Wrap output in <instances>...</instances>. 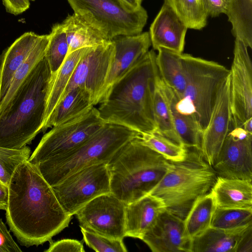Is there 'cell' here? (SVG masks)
<instances>
[{
	"mask_svg": "<svg viewBox=\"0 0 252 252\" xmlns=\"http://www.w3.org/2000/svg\"><path fill=\"white\" fill-rule=\"evenodd\" d=\"M248 48L235 38L230 69L231 128L242 126L252 118V64Z\"/></svg>",
	"mask_w": 252,
	"mask_h": 252,
	"instance_id": "obj_13",
	"label": "cell"
},
{
	"mask_svg": "<svg viewBox=\"0 0 252 252\" xmlns=\"http://www.w3.org/2000/svg\"><path fill=\"white\" fill-rule=\"evenodd\" d=\"M49 34H43L30 54L16 71L5 96L0 104V114L5 109L16 91L34 65L44 56Z\"/></svg>",
	"mask_w": 252,
	"mask_h": 252,
	"instance_id": "obj_30",
	"label": "cell"
},
{
	"mask_svg": "<svg viewBox=\"0 0 252 252\" xmlns=\"http://www.w3.org/2000/svg\"><path fill=\"white\" fill-rule=\"evenodd\" d=\"M212 167L218 176L252 181V133L232 128Z\"/></svg>",
	"mask_w": 252,
	"mask_h": 252,
	"instance_id": "obj_14",
	"label": "cell"
},
{
	"mask_svg": "<svg viewBox=\"0 0 252 252\" xmlns=\"http://www.w3.org/2000/svg\"><path fill=\"white\" fill-rule=\"evenodd\" d=\"M49 36L45 58L53 75L64 62L68 54V45L62 23L54 25Z\"/></svg>",
	"mask_w": 252,
	"mask_h": 252,
	"instance_id": "obj_33",
	"label": "cell"
},
{
	"mask_svg": "<svg viewBox=\"0 0 252 252\" xmlns=\"http://www.w3.org/2000/svg\"><path fill=\"white\" fill-rule=\"evenodd\" d=\"M105 123L94 106L82 116L53 126L42 137L28 160L36 165L65 154L85 143Z\"/></svg>",
	"mask_w": 252,
	"mask_h": 252,
	"instance_id": "obj_9",
	"label": "cell"
},
{
	"mask_svg": "<svg viewBox=\"0 0 252 252\" xmlns=\"http://www.w3.org/2000/svg\"><path fill=\"white\" fill-rule=\"evenodd\" d=\"M138 139L142 144L160 154L169 161H182L187 156L186 148L156 132L141 133Z\"/></svg>",
	"mask_w": 252,
	"mask_h": 252,
	"instance_id": "obj_34",
	"label": "cell"
},
{
	"mask_svg": "<svg viewBox=\"0 0 252 252\" xmlns=\"http://www.w3.org/2000/svg\"><path fill=\"white\" fill-rule=\"evenodd\" d=\"M252 223V208H230L216 207L210 227L231 229Z\"/></svg>",
	"mask_w": 252,
	"mask_h": 252,
	"instance_id": "obj_35",
	"label": "cell"
},
{
	"mask_svg": "<svg viewBox=\"0 0 252 252\" xmlns=\"http://www.w3.org/2000/svg\"><path fill=\"white\" fill-rule=\"evenodd\" d=\"M186 86L182 98L171 103L178 112L193 115L202 130L210 121L220 93L230 75L220 64L190 55L182 54Z\"/></svg>",
	"mask_w": 252,
	"mask_h": 252,
	"instance_id": "obj_7",
	"label": "cell"
},
{
	"mask_svg": "<svg viewBox=\"0 0 252 252\" xmlns=\"http://www.w3.org/2000/svg\"><path fill=\"white\" fill-rule=\"evenodd\" d=\"M74 13L108 40L119 35L141 33L148 14L141 6L132 10L121 0H67Z\"/></svg>",
	"mask_w": 252,
	"mask_h": 252,
	"instance_id": "obj_8",
	"label": "cell"
},
{
	"mask_svg": "<svg viewBox=\"0 0 252 252\" xmlns=\"http://www.w3.org/2000/svg\"><path fill=\"white\" fill-rule=\"evenodd\" d=\"M140 134L126 126L105 123L78 148L35 166L52 187L86 166L99 163H108L121 148Z\"/></svg>",
	"mask_w": 252,
	"mask_h": 252,
	"instance_id": "obj_6",
	"label": "cell"
},
{
	"mask_svg": "<svg viewBox=\"0 0 252 252\" xmlns=\"http://www.w3.org/2000/svg\"><path fill=\"white\" fill-rule=\"evenodd\" d=\"M50 246L46 252H84L83 243L72 239H63L57 241H50Z\"/></svg>",
	"mask_w": 252,
	"mask_h": 252,
	"instance_id": "obj_38",
	"label": "cell"
},
{
	"mask_svg": "<svg viewBox=\"0 0 252 252\" xmlns=\"http://www.w3.org/2000/svg\"><path fill=\"white\" fill-rule=\"evenodd\" d=\"M94 106L86 92L79 87L74 88L61 98L41 131L82 116Z\"/></svg>",
	"mask_w": 252,
	"mask_h": 252,
	"instance_id": "obj_23",
	"label": "cell"
},
{
	"mask_svg": "<svg viewBox=\"0 0 252 252\" xmlns=\"http://www.w3.org/2000/svg\"><path fill=\"white\" fill-rule=\"evenodd\" d=\"M135 138L107 163L111 193L128 204L148 194L168 171L170 162Z\"/></svg>",
	"mask_w": 252,
	"mask_h": 252,
	"instance_id": "obj_4",
	"label": "cell"
},
{
	"mask_svg": "<svg viewBox=\"0 0 252 252\" xmlns=\"http://www.w3.org/2000/svg\"><path fill=\"white\" fill-rule=\"evenodd\" d=\"M171 107L175 128L181 144L186 148L201 150L203 131L196 118L193 115L178 112L172 104L171 100Z\"/></svg>",
	"mask_w": 252,
	"mask_h": 252,
	"instance_id": "obj_31",
	"label": "cell"
},
{
	"mask_svg": "<svg viewBox=\"0 0 252 252\" xmlns=\"http://www.w3.org/2000/svg\"><path fill=\"white\" fill-rule=\"evenodd\" d=\"M188 28L200 30L207 24L208 15L201 0H164Z\"/></svg>",
	"mask_w": 252,
	"mask_h": 252,
	"instance_id": "obj_32",
	"label": "cell"
},
{
	"mask_svg": "<svg viewBox=\"0 0 252 252\" xmlns=\"http://www.w3.org/2000/svg\"><path fill=\"white\" fill-rule=\"evenodd\" d=\"M42 35L27 32L0 55V104L17 69L25 61Z\"/></svg>",
	"mask_w": 252,
	"mask_h": 252,
	"instance_id": "obj_20",
	"label": "cell"
},
{
	"mask_svg": "<svg viewBox=\"0 0 252 252\" xmlns=\"http://www.w3.org/2000/svg\"><path fill=\"white\" fill-rule=\"evenodd\" d=\"M156 54L149 50L113 85L97 108L105 123L120 125L140 133L155 132L153 99L158 72Z\"/></svg>",
	"mask_w": 252,
	"mask_h": 252,
	"instance_id": "obj_2",
	"label": "cell"
},
{
	"mask_svg": "<svg viewBox=\"0 0 252 252\" xmlns=\"http://www.w3.org/2000/svg\"><path fill=\"white\" fill-rule=\"evenodd\" d=\"M252 229H250L244 236L237 252H252Z\"/></svg>",
	"mask_w": 252,
	"mask_h": 252,
	"instance_id": "obj_42",
	"label": "cell"
},
{
	"mask_svg": "<svg viewBox=\"0 0 252 252\" xmlns=\"http://www.w3.org/2000/svg\"><path fill=\"white\" fill-rule=\"evenodd\" d=\"M165 210L161 200L150 194L126 204L125 237L142 240L159 215Z\"/></svg>",
	"mask_w": 252,
	"mask_h": 252,
	"instance_id": "obj_19",
	"label": "cell"
},
{
	"mask_svg": "<svg viewBox=\"0 0 252 252\" xmlns=\"http://www.w3.org/2000/svg\"><path fill=\"white\" fill-rule=\"evenodd\" d=\"M242 127L247 132L252 133V118L244 122Z\"/></svg>",
	"mask_w": 252,
	"mask_h": 252,
	"instance_id": "obj_45",
	"label": "cell"
},
{
	"mask_svg": "<svg viewBox=\"0 0 252 252\" xmlns=\"http://www.w3.org/2000/svg\"><path fill=\"white\" fill-rule=\"evenodd\" d=\"M52 74L45 56L33 67L0 114V146L18 149L41 131Z\"/></svg>",
	"mask_w": 252,
	"mask_h": 252,
	"instance_id": "obj_3",
	"label": "cell"
},
{
	"mask_svg": "<svg viewBox=\"0 0 252 252\" xmlns=\"http://www.w3.org/2000/svg\"><path fill=\"white\" fill-rule=\"evenodd\" d=\"M187 149L185 158L170 161L166 173L149 193L160 199L166 210L183 220L194 203L211 191L218 177L201 150Z\"/></svg>",
	"mask_w": 252,
	"mask_h": 252,
	"instance_id": "obj_5",
	"label": "cell"
},
{
	"mask_svg": "<svg viewBox=\"0 0 252 252\" xmlns=\"http://www.w3.org/2000/svg\"><path fill=\"white\" fill-rule=\"evenodd\" d=\"M188 27L173 10L164 3L149 32L153 49L165 48L182 54Z\"/></svg>",
	"mask_w": 252,
	"mask_h": 252,
	"instance_id": "obj_18",
	"label": "cell"
},
{
	"mask_svg": "<svg viewBox=\"0 0 252 252\" xmlns=\"http://www.w3.org/2000/svg\"><path fill=\"white\" fill-rule=\"evenodd\" d=\"M30 1H34L35 0H29Z\"/></svg>",
	"mask_w": 252,
	"mask_h": 252,
	"instance_id": "obj_46",
	"label": "cell"
},
{
	"mask_svg": "<svg viewBox=\"0 0 252 252\" xmlns=\"http://www.w3.org/2000/svg\"><path fill=\"white\" fill-rule=\"evenodd\" d=\"M8 13L14 15H19L29 9V0H2Z\"/></svg>",
	"mask_w": 252,
	"mask_h": 252,
	"instance_id": "obj_41",
	"label": "cell"
},
{
	"mask_svg": "<svg viewBox=\"0 0 252 252\" xmlns=\"http://www.w3.org/2000/svg\"><path fill=\"white\" fill-rule=\"evenodd\" d=\"M52 188L64 211L72 216L92 199L111 192L107 163L86 166Z\"/></svg>",
	"mask_w": 252,
	"mask_h": 252,
	"instance_id": "obj_10",
	"label": "cell"
},
{
	"mask_svg": "<svg viewBox=\"0 0 252 252\" xmlns=\"http://www.w3.org/2000/svg\"><path fill=\"white\" fill-rule=\"evenodd\" d=\"M83 240L90 248L97 252H126L123 240L111 239L80 227Z\"/></svg>",
	"mask_w": 252,
	"mask_h": 252,
	"instance_id": "obj_37",
	"label": "cell"
},
{
	"mask_svg": "<svg viewBox=\"0 0 252 252\" xmlns=\"http://www.w3.org/2000/svg\"><path fill=\"white\" fill-rule=\"evenodd\" d=\"M208 16L217 17L225 13L230 0H201Z\"/></svg>",
	"mask_w": 252,
	"mask_h": 252,
	"instance_id": "obj_40",
	"label": "cell"
},
{
	"mask_svg": "<svg viewBox=\"0 0 252 252\" xmlns=\"http://www.w3.org/2000/svg\"><path fill=\"white\" fill-rule=\"evenodd\" d=\"M142 240L153 252H191L184 220L164 210Z\"/></svg>",
	"mask_w": 252,
	"mask_h": 252,
	"instance_id": "obj_15",
	"label": "cell"
},
{
	"mask_svg": "<svg viewBox=\"0 0 252 252\" xmlns=\"http://www.w3.org/2000/svg\"><path fill=\"white\" fill-rule=\"evenodd\" d=\"M232 25V33L252 48V0H230L225 13Z\"/></svg>",
	"mask_w": 252,
	"mask_h": 252,
	"instance_id": "obj_28",
	"label": "cell"
},
{
	"mask_svg": "<svg viewBox=\"0 0 252 252\" xmlns=\"http://www.w3.org/2000/svg\"><path fill=\"white\" fill-rule=\"evenodd\" d=\"M89 48H81L67 54L60 68L55 74L52 75L43 127L60 101L76 65Z\"/></svg>",
	"mask_w": 252,
	"mask_h": 252,
	"instance_id": "obj_27",
	"label": "cell"
},
{
	"mask_svg": "<svg viewBox=\"0 0 252 252\" xmlns=\"http://www.w3.org/2000/svg\"><path fill=\"white\" fill-rule=\"evenodd\" d=\"M252 181L217 177L211 192L216 207L252 208Z\"/></svg>",
	"mask_w": 252,
	"mask_h": 252,
	"instance_id": "obj_22",
	"label": "cell"
},
{
	"mask_svg": "<svg viewBox=\"0 0 252 252\" xmlns=\"http://www.w3.org/2000/svg\"><path fill=\"white\" fill-rule=\"evenodd\" d=\"M126 6L132 10H137L141 6L142 0H121Z\"/></svg>",
	"mask_w": 252,
	"mask_h": 252,
	"instance_id": "obj_44",
	"label": "cell"
},
{
	"mask_svg": "<svg viewBox=\"0 0 252 252\" xmlns=\"http://www.w3.org/2000/svg\"><path fill=\"white\" fill-rule=\"evenodd\" d=\"M123 201L108 193L88 202L75 214L80 226L111 239L125 237V210Z\"/></svg>",
	"mask_w": 252,
	"mask_h": 252,
	"instance_id": "obj_12",
	"label": "cell"
},
{
	"mask_svg": "<svg viewBox=\"0 0 252 252\" xmlns=\"http://www.w3.org/2000/svg\"><path fill=\"white\" fill-rule=\"evenodd\" d=\"M112 40L115 45L114 58L101 102L104 100L113 85L142 58L151 45L149 32L133 35H119Z\"/></svg>",
	"mask_w": 252,
	"mask_h": 252,
	"instance_id": "obj_16",
	"label": "cell"
},
{
	"mask_svg": "<svg viewBox=\"0 0 252 252\" xmlns=\"http://www.w3.org/2000/svg\"><path fill=\"white\" fill-rule=\"evenodd\" d=\"M157 51L156 62L159 76L163 83L173 92L176 100H180L186 86L182 53L162 48Z\"/></svg>",
	"mask_w": 252,
	"mask_h": 252,
	"instance_id": "obj_24",
	"label": "cell"
},
{
	"mask_svg": "<svg viewBox=\"0 0 252 252\" xmlns=\"http://www.w3.org/2000/svg\"><path fill=\"white\" fill-rule=\"evenodd\" d=\"M6 224L0 218V252H21Z\"/></svg>",
	"mask_w": 252,
	"mask_h": 252,
	"instance_id": "obj_39",
	"label": "cell"
},
{
	"mask_svg": "<svg viewBox=\"0 0 252 252\" xmlns=\"http://www.w3.org/2000/svg\"><path fill=\"white\" fill-rule=\"evenodd\" d=\"M216 207L211 191L194 203L184 220L185 234L189 240L191 241L210 227Z\"/></svg>",
	"mask_w": 252,
	"mask_h": 252,
	"instance_id": "obj_29",
	"label": "cell"
},
{
	"mask_svg": "<svg viewBox=\"0 0 252 252\" xmlns=\"http://www.w3.org/2000/svg\"><path fill=\"white\" fill-rule=\"evenodd\" d=\"M231 129L229 75L220 93L208 125L202 133L201 151L205 160L212 166Z\"/></svg>",
	"mask_w": 252,
	"mask_h": 252,
	"instance_id": "obj_17",
	"label": "cell"
},
{
	"mask_svg": "<svg viewBox=\"0 0 252 252\" xmlns=\"http://www.w3.org/2000/svg\"><path fill=\"white\" fill-rule=\"evenodd\" d=\"M62 23L68 45L67 54L81 48L94 47L109 40L75 13L68 15Z\"/></svg>",
	"mask_w": 252,
	"mask_h": 252,
	"instance_id": "obj_26",
	"label": "cell"
},
{
	"mask_svg": "<svg viewBox=\"0 0 252 252\" xmlns=\"http://www.w3.org/2000/svg\"><path fill=\"white\" fill-rule=\"evenodd\" d=\"M30 156L31 149L27 146L18 149L0 146V181L8 186L17 166L28 160Z\"/></svg>",
	"mask_w": 252,
	"mask_h": 252,
	"instance_id": "obj_36",
	"label": "cell"
},
{
	"mask_svg": "<svg viewBox=\"0 0 252 252\" xmlns=\"http://www.w3.org/2000/svg\"><path fill=\"white\" fill-rule=\"evenodd\" d=\"M172 91L161 80L159 73L155 87L153 110L156 132L182 146L177 136L171 107Z\"/></svg>",
	"mask_w": 252,
	"mask_h": 252,
	"instance_id": "obj_25",
	"label": "cell"
},
{
	"mask_svg": "<svg viewBox=\"0 0 252 252\" xmlns=\"http://www.w3.org/2000/svg\"><path fill=\"white\" fill-rule=\"evenodd\" d=\"M114 55L112 40L90 47L76 65L62 97L70 90L79 87L88 94L93 106L99 104Z\"/></svg>",
	"mask_w": 252,
	"mask_h": 252,
	"instance_id": "obj_11",
	"label": "cell"
},
{
	"mask_svg": "<svg viewBox=\"0 0 252 252\" xmlns=\"http://www.w3.org/2000/svg\"><path fill=\"white\" fill-rule=\"evenodd\" d=\"M252 223L231 229L210 227L191 241V252H237Z\"/></svg>",
	"mask_w": 252,
	"mask_h": 252,
	"instance_id": "obj_21",
	"label": "cell"
},
{
	"mask_svg": "<svg viewBox=\"0 0 252 252\" xmlns=\"http://www.w3.org/2000/svg\"><path fill=\"white\" fill-rule=\"evenodd\" d=\"M8 200V188L0 181V210H6Z\"/></svg>",
	"mask_w": 252,
	"mask_h": 252,
	"instance_id": "obj_43",
	"label": "cell"
},
{
	"mask_svg": "<svg viewBox=\"0 0 252 252\" xmlns=\"http://www.w3.org/2000/svg\"><path fill=\"white\" fill-rule=\"evenodd\" d=\"M8 188L6 221L22 245H42L68 226L72 216L64 211L52 187L28 160L17 166Z\"/></svg>",
	"mask_w": 252,
	"mask_h": 252,
	"instance_id": "obj_1",
	"label": "cell"
}]
</instances>
